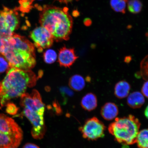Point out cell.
I'll return each instance as SVG.
<instances>
[{"label":"cell","instance_id":"cell-1","mask_svg":"<svg viewBox=\"0 0 148 148\" xmlns=\"http://www.w3.org/2000/svg\"><path fill=\"white\" fill-rule=\"evenodd\" d=\"M2 55L10 68L30 70L36 64L34 44L25 37L14 33L8 38Z\"/></svg>","mask_w":148,"mask_h":148},{"label":"cell","instance_id":"cell-2","mask_svg":"<svg viewBox=\"0 0 148 148\" xmlns=\"http://www.w3.org/2000/svg\"><path fill=\"white\" fill-rule=\"evenodd\" d=\"M66 7L51 5L44 6L40 14L39 23L41 26L51 33L56 41L67 40L73 29V18Z\"/></svg>","mask_w":148,"mask_h":148},{"label":"cell","instance_id":"cell-3","mask_svg":"<svg viewBox=\"0 0 148 148\" xmlns=\"http://www.w3.org/2000/svg\"><path fill=\"white\" fill-rule=\"evenodd\" d=\"M37 77L30 70L15 68L9 69L6 76L0 83V102L4 106L10 99L21 97L28 88L36 85Z\"/></svg>","mask_w":148,"mask_h":148},{"label":"cell","instance_id":"cell-4","mask_svg":"<svg viewBox=\"0 0 148 148\" xmlns=\"http://www.w3.org/2000/svg\"><path fill=\"white\" fill-rule=\"evenodd\" d=\"M140 127L137 118L132 114L123 118H116L109 125V133L116 141L125 145L136 143Z\"/></svg>","mask_w":148,"mask_h":148},{"label":"cell","instance_id":"cell-5","mask_svg":"<svg viewBox=\"0 0 148 148\" xmlns=\"http://www.w3.org/2000/svg\"><path fill=\"white\" fill-rule=\"evenodd\" d=\"M23 137V131L14 120L0 114V148H16Z\"/></svg>","mask_w":148,"mask_h":148},{"label":"cell","instance_id":"cell-6","mask_svg":"<svg viewBox=\"0 0 148 148\" xmlns=\"http://www.w3.org/2000/svg\"><path fill=\"white\" fill-rule=\"evenodd\" d=\"M18 9L3 6L0 11V37L8 38L19 27L20 18Z\"/></svg>","mask_w":148,"mask_h":148},{"label":"cell","instance_id":"cell-7","mask_svg":"<svg viewBox=\"0 0 148 148\" xmlns=\"http://www.w3.org/2000/svg\"><path fill=\"white\" fill-rule=\"evenodd\" d=\"M105 130L104 124L96 117L88 119L83 126L79 127L83 137L92 140L103 137Z\"/></svg>","mask_w":148,"mask_h":148},{"label":"cell","instance_id":"cell-8","mask_svg":"<svg viewBox=\"0 0 148 148\" xmlns=\"http://www.w3.org/2000/svg\"><path fill=\"white\" fill-rule=\"evenodd\" d=\"M29 37L39 52L51 47L54 40L49 31L42 26L37 27L31 31Z\"/></svg>","mask_w":148,"mask_h":148},{"label":"cell","instance_id":"cell-9","mask_svg":"<svg viewBox=\"0 0 148 148\" xmlns=\"http://www.w3.org/2000/svg\"><path fill=\"white\" fill-rule=\"evenodd\" d=\"M21 97L20 105L23 109L44 112V103L42 102L41 96L38 90H33L30 94L25 93Z\"/></svg>","mask_w":148,"mask_h":148},{"label":"cell","instance_id":"cell-10","mask_svg":"<svg viewBox=\"0 0 148 148\" xmlns=\"http://www.w3.org/2000/svg\"><path fill=\"white\" fill-rule=\"evenodd\" d=\"M78 58L73 49L63 47L59 51L58 62L60 66L69 68Z\"/></svg>","mask_w":148,"mask_h":148},{"label":"cell","instance_id":"cell-11","mask_svg":"<svg viewBox=\"0 0 148 148\" xmlns=\"http://www.w3.org/2000/svg\"><path fill=\"white\" fill-rule=\"evenodd\" d=\"M119 113V109L115 103L107 102L101 107V114L102 117L107 121H111L116 118Z\"/></svg>","mask_w":148,"mask_h":148},{"label":"cell","instance_id":"cell-12","mask_svg":"<svg viewBox=\"0 0 148 148\" xmlns=\"http://www.w3.org/2000/svg\"><path fill=\"white\" fill-rule=\"evenodd\" d=\"M145 102V98L141 92L135 91L128 96L127 99V103L133 109L140 108Z\"/></svg>","mask_w":148,"mask_h":148},{"label":"cell","instance_id":"cell-13","mask_svg":"<svg viewBox=\"0 0 148 148\" xmlns=\"http://www.w3.org/2000/svg\"><path fill=\"white\" fill-rule=\"evenodd\" d=\"M131 88L130 84L127 81H120L116 83L114 86V95L118 99H124L129 95Z\"/></svg>","mask_w":148,"mask_h":148},{"label":"cell","instance_id":"cell-14","mask_svg":"<svg viewBox=\"0 0 148 148\" xmlns=\"http://www.w3.org/2000/svg\"><path fill=\"white\" fill-rule=\"evenodd\" d=\"M81 105L84 110L90 112L95 110L97 106V99L95 94L90 92L82 98Z\"/></svg>","mask_w":148,"mask_h":148},{"label":"cell","instance_id":"cell-15","mask_svg":"<svg viewBox=\"0 0 148 148\" xmlns=\"http://www.w3.org/2000/svg\"><path fill=\"white\" fill-rule=\"evenodd\" d=\"M69 86L72 90L76 91H79L84 88L86 85L85 79L80 75H74L70 78Z\"/></svg>","mask_w":148,"mask_h":148},{"label":"cell","instance_id":"cell-16","mask_svg":"<svg viewBox=\"0 0 148 148\" xmlns=\"http://www.w3.org/2000/svg\"><path fill=\"white\" fill-rule=\"evenodd\" d=\"M136 143L138 148H148V129L139 131Z\"/></svg>","mask_w":148,"mask_h":148},{"label":"cell","instance_id":"cell-17","mask_svg":"<svg viewBox=\"0 0 148 148\" xmlns=\"http://www.w3.org/2000/svg\"><path fill=\"white\" fill-rule=\"evenodd\" d=\"M127 1V0H110V6L115 12L125 14Z\"/></svg>","mask_w":148,"mask_h":148},{"label":"cell","instance_id":"cell-18","mask_svg":"<svg viewBox=\"0 0 148 148\" xmlns=\"http://www.w3.org/2000/svg\"><path fill=\"white\" fill-rule=\"evenodd\" d=\"M143 4L140 0H129L127 2V8L132 14L139 13L141 12Z\"/></svg>","mask_w":148,"mask_h":148},{"label":"cell","instance_id":"cell-19","mask_svg":"<svg viewBox=\"0 0 148 148\" xmlns=\"http://www.w3.org/2000/svg\"><path fill=\"white\" fill-rule=\"evenodd\" d=\"M35 0H19V6L16 7L18 10L23 13H27L32 9V3Z\"/></svg>","mask_w":148,"mask_h":148},{"label":"cell","instance_id":"cell-20","mask_svg":"<svg viewBox=\"0 0 148 148\" xmlns=\"http://www.w3.org/2000/svg\"><path fill=\"white\" fill-rule=\"evenodd\" d=\"M140 73L144 80L148 81V55L146 56L140 62Z\"/></svg>","mask_w":148,"mask_h":148},{"label":"cell","instance_id":"cell-21","mask_svg":"<svg viewBox=\"0 0 148 148\" xmlns=\"http://www.w3.org/2000/svg\"><path fill=\"white\" fill-rule=\"evenodd\" d=\"M44 62L46 63L51 64L54 63L57 58V54L53 49H49L46 51L43 54Z\"/></svg>","mask_w":148,"mask_h":148},{"label":"cell","instance_id":"cell-22","mask_svg":"<svg viewBox=\"0 0 148 148\" xmlns=\"http://www.w3.org/2000/svg\"><path fill=\"white\" fill-rule=\"evenodd\" d=\"M9 67H10L8 61L5 57L0 55V73L5 71Z\"/></svg>","mask_w":148,"mask_h":148},{"label":"cell","instance_id":"cell-23","mask_svg":"<svg viewBox=\"0 0 148 148\" xmlns=\"http://www.w3.org/2000/svg\"><path fill=\"white\" fill-rule=\"evenodd\" d=\"M18 108L14 103H9L7 105L6 112L11 115H14L16 114L18 110Z\"/></svg>","mask_w":148,"mask_h":148},{"label":"cell","instance_id":"cell-24","mask_svg":"<svg viewBox=\"0 0 148 148\" xmlns=\"http://www.w3.org/2000/svg\"><path fill=\"white\" fill-rule=\"evenodd\" d=\"M60 91L62 97H71L74 94L72 90L66 87H62L60 88Z\"/></svg>","mask_w":148,"mask_h":148},{"label":"cell","instance_id":"cell-25","mask_svg":"<svg viewBox=\"0 0 148 148\" xmlns=\"http://www.w3.org/2000/svg\"><path fill=\"white\" fill-rule=\"evenodd\" d=\"M8 38H3L0 37V55L2 54L8 42Z\"/></svg>","mask_w":148,"mask_h":148},{"label":"cell","instance_id":"cell-26","mask_svg":"<svg viewBox=\"0 0 148 148\" xmlns=\"http://www.w3.org/2000/svg\"><path fill=\"white\" fill-rule=\"evenodd\" d=\"M142 94L148 99V81L144 82L141 88Z\"/></svg>","mask_w":148,"mask_h":148},{"label":"cell","instance_id":"cell-27","mask_svg":"<svg viewBox=\"0 0 148 148\" xmlns=\"http://www.w3.org/2000/svg\"><path fill=\"white\" fill-rule=\"evenodd\" d=\"M23 148H40L38 146L34 144L27 143L24 146Z\"/></svg>","mask_w":148,"mask_h":148},{"label":"cell","instance_id":"cell-28","mask_svg":"<svg viewBox=\"0 0 148 148\" xmlns=\"http://www.w3.org/2000/svg\"><path fill=\"white\" fill-rule=\"evenodd\" d=\"M84 23L85 25H86V26H89L91 25L92 21L90 18H86L84 20Z\"/></svg>","mask_w":148,"mask_h":148},{"label":"cell","instance_id":"cell-29","mask_svg":"<svg viewBox=\"0 0 148 148\" xmlns=\"http://www.w3.org/2000/svg\"><path fill=\"white\" fill-rule=\"evenodd\" d=\"M132 60V57L131 56H127L125 57L124 60V62L126 63H129Z\"/></svg>","mask_w":148,"mask_h":148},{"label":"cell","instance_id":"cell-30","mask_svg":"<svg viewBox=\"0 0 148 148\" xmlns=\"http://www.w3.org/2000/svg\"><path fill=\"white\" fill-rule=\"evenodd\" d=\"M144 114L146 117L148 119V105L146 107L145 111H144Z\"/></svg>","mask_w":148,"mask_h":148},{"label":"cell","instance_id":"cell-31","mask_svg":"<svg viewBox=\"0 0 148 148\" xmlns=\"http://www.w3.org/2000/svg\"><path fill=\"white\" fill-rule=\"evenodd\" d=\"M73 14V16H77V14L79 15V13L77 11H74L73 12V14Z\"/></svg>","mask_w":148,"mask_h":148},{"label":"cell","instance_id":"cell-32","mask_svg":"<svg viewBox=\"0 0 148 148\" xmlns=\"http://www.w3.org/2000/svg\"><path fill=\"white\" fill-rule=\"evenodd\" d=\"M64 1L66 3H67L68 2H69L72 1H73V0H64Z\"/></svg>","mask_w":148,"mask_h":148},{"label":"cell","instance_id":"cell-33","mask_svg":"<svg viewBox=\"0 0 148 148\" xmlns=\"http://www.w3.org/2000/svg\"><path fill=\"white\" fill-rule=\"evenodd\" d=\"M40 1H41V0H40Z\"/></svg>","mask_w":148,"mask_h":148},{"label":"cell","instance_id":"cell-34","mask_svg":"<svg viewBox=\"0 0 148 148\" xmlns=\"http://www.w3.org/2000/svg\"></svg>","mask_w":148,"mask_h":148}]
</instances>
